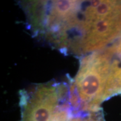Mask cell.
<instances>
[{
  "mask_svg": "<svg viewBox=\"0 0 121 121\" xmlns=\"http://www.w3.org/2000/svg\"><path fill=\"white\" fill-rule=\"evenodd\" d=\"M121 38V1H81L68 37V54L85 55Z\"/></svg>",
  "mask_w": 121,
  "mask_h": 121,
  "instance_id": "6da1fadb",
  "label": "cell"
},
{
  "mask_svg": "<svg viewBox=\"0 0 121 121\" xmlns=\"http://www.w3.org/2000/svg\"><path fill=\"white\" fill-rule=\"evenodd\" d=\"M116 54L114 43L81 57L77 75L69 80L68 102L73 113L101 109L106 82Z\"/></svg>",
  "mask_w": 121,
  "mask_h": 121,
  "instance_id": "7a4b0ae2",
  "label": "cell"
},
{
  "mask_svg": "<svg viewBox=\"0 0 121 121\" xmlns=\"http://www.w3.org/2000/svg\"><path fill=\"white\" fill-rule=\"evenodd\" d=\"M69 85L53 81L20 91V121H51L60 103L67 99Z\"/></svg>",
  "mask_w": 121,
  "mask_h": 121,
  "instance_id": "3957f363",
  "label": "cell"
},
{
  "mask_svg": "<svg viewBox=\"0 0 121 121\" xmlns=\"http://www.w3.org/2000/svg\"><path fill=\"white\" fill-rule=\"evenodd\" d=\"M113 58L104 90L103 100L121 94V57Z\"/></svg>",
  "mask_w": 121,
  "mask_h": 121,
  "instance_id": "277c9868",
  "label": "cell"
},
{
  "mask_svg": "<svg viewBox=\"0 0 121 121\" xmlns=\"http://www.w3.org/2000/svg\"><path fill=\"white\" fill-rule=\"evenodd\" d=\"M73 112L69 102H62L58 106L51 121H70Z\"/></svg>",
  "mask_w": 121,
  "mask_h": 121,
  "instance_id": "5b68a950",
  "label": "cell"
},
{
  "mask_svg": "<svg viewBox=\"0 0 121 121\" xmlns=\"http://www.w3.org/2000/svg\"><path fill=\"white\" fill-rule=\"evenodd\" d=\"M84 121H105L102 109L86 114Z\"/></svg>",
  "mask_w": 121,
  "mask_h": 121,
  "instance_id": "8992f818",
  "label": "cell"
},
{
  "mask_svg": "<svg viewBox=\"0 0 121 121\" xmlns=\"http://www.w3.org/2000/svg\"><path fill=\"white\" fill-rule=\"evenodd\" d=\"M86 113H74L70 121H84Z\"/></svg>",
  "mask_w": 121,
  "mask_h": 121,
  "instance_id": "52a82bcc",
  "label": "cell"
},
{
  "mask_svg": "<svg viewBox=\"0 0 121 121\" xmlns=\"http://www.w3.org/2000/svg\"><path fill=\"white\" fill-rule=\"evenodd\" d=\"M116 45V53L118 56L121 57V38L117 43H115Z\"/></svg>",
  "mask_w": 121,
  "mask_h": 121,
  "instance_id": "ba28073f",
  "label": "cell"
}]
</instances>
